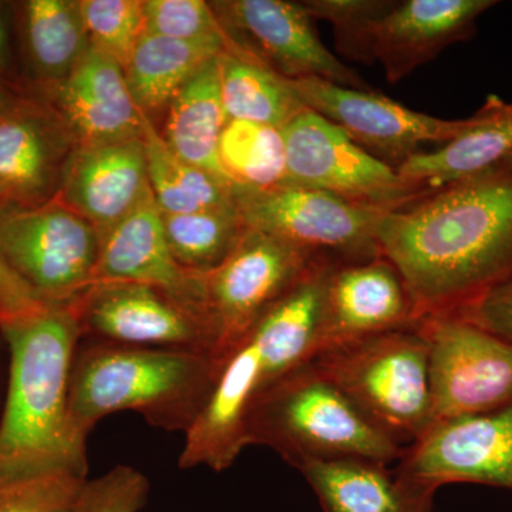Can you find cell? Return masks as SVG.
<instances>
[{
	"label": "cell",
	"instance_id": "1",
	"mask_svg": "<svg viewBox=\"0 0 512 512\" xmlns=\"http://www.w3.org/2000/svg\"><path fill=\"white\" fill-rule=\"evenodd\" d=\"M377 238L419 322L460 311L510 281L512 156L386 212Z\"/></svg>",
	"mask_w": 512,
	"mask_h": 512
},
{
	"label": "cell",
	"instance_id": "2",
	"mask_svg": "<svg viewBox=\"0 0 512 512\" xmlns=\"http://www.w3.org/2000/svg\"><path fill=\"white\" fill-rule=\"evenodd\" d=\"M9 377L0 413V484L49 473L87 478V437L70 413V376L82 330L70 303L0 319Z\"/></svg>",
	"mask_w": 512,
	"mask_h": 512
},
{
	"label": "cell",
	"instance_id": "3",
	"mask_svg": "<svg viewBox=\"0 0 512 512\" xmlns=\"http://www.w3.org/2000/svg\"><path fill=\"white\" fill-rule=\"evenodd\" d=\"M224 359L198 350L80 342L70 376V413L89 439L109 414L134 412L150 426L187 433L210 399Z\"/></svg>",
	"mask_w": 512,
	"mask_h": 512
},
{
	"label": "cell",
	"instance_id": "4",
	"mask_svg": "<svg viewBox=\"0 0 512 512\" xmlns=\"http://www.w3.org/2000/svg\"><path fill=\"white\" fill-rule=\"evenodd\" d=\"M248 443L272 448L295 468L345 458L390 464L399 461L406 450L312 360L259 394L249 414Z\"/></svg>",
	"mask_w": 512,
	"mask_h": 512
},
{
	"label": "cell",
	"instance_id": "5",
	"mask_svg": "<svg viewBox=\"0 0 512 512\" xmlns=\"http://www.w3.org/2000/svg\"><path fill=\"white\" fill-rule=\"evenodd\" d=\"M312 362L403 448L433 423L429 348L417 325L329 346Z\"/></svg>",
	"mask_w": 512,
	"mask_h": 512
},
{
	"label": "cell",
	"instance_id": "6",
	"mask_svg": "<svg viewBox=\"0 0 512 512\" xmlns=\"http://www.w3.org/2000/svg\"><path fill=\"white\" fill-rule=\"evenodd\" d=\"M101 235L62 200L0 207V258L46 303H70L93 284Z\"/></svg>",
	"mask_w": 512,
	"mask_h": 512
},
{
	"label": "cell",
	"instance_id": "7",
	"mask_svg": "<svg viewBox=\"0 0 512 512\" xmlns=\"http://www.w3.org/2000/svg\"><path fill=\"white\" fill-rule=\"evenodd\" d=\"M234 198L248 229L274 235L313 258L356 262L382 255L377 232L389 211L288 184L261 191L234 187Z\"/></svg>",
	"mask_w": 512,
	"mask_h": 512
},
{
	"label": "cell",
	"instance_id": "8",
	"mask_svg": "<svg viewBox=\"0 0 512 512\" xmlns=\"http://www.w3.org/2000/svg\"><path fill=\"white\" fill-rule=\"evenodd\" d=\"M281 131L288 185L330 192L384 211L399 210L433 191L403 178L315 111L303 110Z\"/></svg>",
	"mask_w": 512,
	"mask_h": 512
},
{
	"label": "cell",
	"instance_id": "9",
	"mask_svg": "<svg viewBox=\"0 0 512 512\" xmlns=\"http://www.w3.org/2000/svg\"><path fill=\"white\" fill-rule=\"evenodd\" d=\"M417 329L429 348L433 423L512 402V343L457 313L427 316Z\"/></svg>",
	"mask_w": 512,
	"mask_h": 512
},
{
	"label": "cell",
	"instance_id": "10",
	"mask_svg": "<svg viewBox=\"0 0 512 512\" xmlns=\"http://www.w3.org/2000/svg\"><path fill=\"white\" fill-rule=\"evenodd\" d=\"M70 305L82 339L141 348L198 350L221 357L211 323L156 286L94 282Z\"/></svg>",
	"mask_w": 512,
	"mask_h": 512
},
{
	"label": "cell",
	"instance_id": "11",
	"mask_svg": "<svg viewBox=\"0 0 512 512\" xmlns=\"http://www.w3.org/2000/svg\"><path fill=\"white\" fill-rule=\"evenodd\" d=\"M315 261L289 242L247 229L228 258L205 275L208 312L221 357L244 340Z\"/></svg>",
	"mask_w": 512,
	"mask_h": 512
},
{
	"label": "cell",
	"instance_id": "12",
	"mask_svg": "<svg viewBox=\"0 0 512 512\" xmlns=\"http://www.w3.org/2000/svg\"><path fill=\"white\" fill-rule=\"evenodd\" d=\"M292 84L306 109L342 128L353 143L393 168L420 153L421 144L444 146L476 124V116L466 120L427 116L375 90L350 89L322 79L292 80Z\"/></svg>",
	"mask_w": 512,
	"mask_h": 512
},
{
	"label": "cell",
	"instance_id": "13",
	"mask_svg": "<svg viewBox=\"0 0 512 512\" xmlns=\"http://www.w3.org/2000/svg\"><path fill=\"white\" fill-rule=\"evenodd\" d=\"M229 39L242 52L289 80L322 79L373 90L323 45L303 3L288 0H229L212 3Z\"/></svg>",
	"mask_w": 512,
	"mask_h": 512
},
{
	"label": "cell",
	"instance_id": "14",
	"mask_svg": "<svg viewBox=\"0 0 512 512\" xmlns=\"http://www.w3.org/2000/svg\"><path fill=\"white\" fill-rule=\"evenodd\" d=\"M394 470L433 491L453 483L512 491V402L490 412L434 421L406 447Z\"/></svg>",
	"mask_w": 512,
	"mask_h": 512
},
{
	"label": "cell",
	"instance_id": "15",
	"mask_svg": "<svg viewBox=\"0 0 512 512\" xmlns=\"http://www.w3.org/2000/svg\"><path fill=\"white\" fill-rule=\"evenodd\" d=\"M419 323L402 275L383 255L336 262L323 298L320 349Z\"/></svg>",
	"mask_w": 512,
	"mask_h": 512
},
{
	"label": "cell",
	"instance_id": "16",
	"mask_svg": "<svg viewBox=\"0 0 512 512\" xmlns=\"http://www.w3.org/2000/svg\"><path fill=\"white\" fill-rule=\"evenodd\" d=\"M494 0H404L393 2L369 33L372 63L390 84L402 82L441 52L476 33L477 20Z\"/></svg>",
	"mask_w": 512,
	"mask_h": 512
},
{
	"label": "cell",
	"instance_id": "17",
	"mask_svg": "<svg viewBox=\"0 0 512 512\" xmlns=\"http://www.w3.org/2000/svg\"><path fill=\"white\" fill-rule=\"evenodd\" d=\"M103 281L156 286L214 328L208 312L205 275L187 271L175 261L165 238L163 212L153 195L101 238L93 284Z\"/></svg>",
	"mask_w": 512,
	"mask_h": 512
},
{
	"label": "cell",
	"instance_id": "18",
	"mask_svg": "<svg viewBox=\"0 0 512 512\" xmlns=\"http://www.w3.org/2000/svg\"><path fill=\"white\" fill-rule=\"evenodd\" d=\"M265 389L264 367L247 335L224 357L210 399L184 434L180 468L224 471L231 467L249 446V414Z\"/></svg>",
	"mask_w": 512,
	"mask_h": 512
},
{
	"label": "cell",
	"instance_id": "19",
	"mask_svg": "<svg viewBox=\"0 0 512 512\" xmlns=\"http://www.w3.org/2000/svg\"><path fill=\"white\" fill-rule=\"evenodd\" d=\"M153 195L141 138L80 146L62 173V201L79 212L101 238Z\"/></svg>",
	"mask_w": 512,
	"mask_h": 512
},
{
	"label": "cell",
	"instance_id": "20",
	"mask_svg": "<svg viewBox=\"0 0 512 512\" xmlns=\"http://www.w3.org/2000/svg\"><path fill=\"white\" fill-rule=\"evenodd\" d=\"M56 97L80 146L120 143L143 134L147 114L131 96L123 67L96 47L56 86Z\"/></svg>",
	"mask_w": 512,
	"mask_h": 512
},
{
	"label": "cell",
	"instance_id": "21",
	"mask_svg": "<svg viewBox=\"0 0 512 512\" xmlns=\"http://www.w3.org/2000/svg\"><path fill=\"white\" fill-rule=\"evenodd\" d=\"M333 264L336 262L326 259L313 262L248 333L264 367L266 387L296 367L311 362L319 352L323 298Z\"/></svg>",
	"mask_w": 512,
	"mask_h": 512
},
{
	"label": "cell",
	"instance_id": "22",
	"mask_svg": "<svg viewBox=\"0 0 512 512\" xmlns=\"http://www.w3.org/2000/svg\"><path fill=\"white\" fill-rule=\"evenodd\" d=\"M375 460L313 461L299 467L323 512H434L436 491Z\"/></svg>",
	"mask_w": 512,
	"mask_h": 512
},
{
	"label": "cell",
	"instance_id": "23",
	"mask_svg": "<svg viewBox=\"0 0 512 512\" xmlns=\"http://www.w3.org/2000/svg\"><path fill=\"white\" fill-rule=\"evenodd\" d=\"M512 156V103L490 97L463 136L430 153H417L396 168L406 180L437 190Z\"/></svg>",
	"mask_w": 512,
	"mask_h": 512
},
{
	"label": "cell",
	"instance_id": "24",
	"mask_svg": "<svg viewBox=\"0 0 512 512\" xmlns=\"http://www.w3.org/2000/svg\"><path fill=\"white\" fill-rule=\"evenodd\" d=\"M218 57L204 64L171 101L161 136L185 163L231 184L218 156L221 134L228 123Z\"/></svg>",
	"mask_w": 512,
	"mask_h": 512
},
{
	"label": "cell",
	"instance_id": "25",
	"mask_svg": "<svg viewBox=\"0 0 512 512\" xmlns=\"http://www.w3.org/2000/svg\"><path fill=\"white\" fill-rule=\"evenodd\" d=\"M234 47L221 42H184L143 33L124 67L128 89L138 109L148 114L170 106L204 64Z\"/></svg>",
	"mask_w": 512,
	"mask_h": 512
},
{
	"label": "cell",
	"instance_id": "26",
	"mask_svg": "<svg viewBox=\"0 0 512 512\" xmlns=\"http://www.w3.org/2000/svg\"><path fill=\"white\" fill-rule=\"evenodd\" d=\"M222 103L228 121H249L282 130L303 110L292 80L239 49L218 57Z\"/></svg>",
	"mask_w": 512,
	"mask_h": 512
},
{
	"label": "cell",
	"instance_id": "27",
	"mask_svg": "<svg viewBox=\"0 0 512 512\" xmlns=\"http://www.w3.org/2000/svg\"><path fill=\"white\" fill-rule=\"evenodd\" d=\"M141 140L151 192L161 212L191 214L237 207L234 185L175 156L148 116L144 119Z\"/></svg>",
	"mask_w": 512,
	"mask_h": 512
},
{
	"label": "cell",
	"instance_id": "28",
	"mask_svg": "<svg viewBox=\"0 0 512 512\" xmlns=\"http://www.w3.org/2000/svg\"><path fill=\"white\" fill-rule=\"evenodd\" d=\"M25 42L40 79L59 86L76 69L92 43L79 2L29 0L23 6Z\"/></svg>",
	"mask_w": 512,
	"mask_h": 512
},
{
	"label": "cell",
	"instance_id": "29",
	"mask_svg": "<svg viewBox=\"0 0 512 512\" xmlns=\"http://www.w3.org/2000/svg\"><path fill=\"white\" fill-rule=\"evenodd\" d=\"M163 225L175 261L198 275L217 269L248 229L237 207L191 214L163 212Z\"/></svg>",
	"mask_w": 512,
	"mask_h": 512
},
{
	"label": "cell",
	"instance_id": "30",
	"mask_svg": "<svg viewBox=\"0 0 512 512\" xmlns=\"http://www.w3.org/2000/svg\"><path fill=\"white\" fill-rule=\"evenodd\" d=\"M218 156L234 187L261 191L286 184L285 143L279 128L228 121L221 134Z\"/></svg>",
	"mask_w": 512,
	"mask_h": 512
},
{
	"label": "cell",
	"instance_id": "31",
	"mask_svg": "<svg viewBox=\"0 0 512 512\" xmlns=\"http://www.w3.org/2000/svg\"><path fill=\"white\" fill-rule=\"evenodd\" d=\"M52 175V150L42 128L26 117H0V185L12 201L42 197Z\"/></svg>",
	"mask_w": 512,
	"mask_h": 512
},
{
	"label": "cell",
	"instance_id": "32",
	"mask_svg": "<svg viewBox=\"0 0 512 512\" xmlns=\"http://www.w3.org/2000/svg\"><path fill=\"white\" fill-rule=\"evenodd\" d=\"M93 47L126 67L144 33L143 0H80Z\"/></svg>",
	"mask_w": 512,
	"mask_h": 512
},
{
	"label": "cell",
	"instance_id": "33",
	"mask_svg": "<svg viewBox=\"0 0 512 512\" xmlns=\"http://www.w3.org/2000/svg\"><path fill=\"white\" fill-rule=\"evenodd\" d=\"M144 33L184 42L234 45L214 8L202 0H147Z\"/></svg>",
	"mask_w": 512,
	"mask_h": 512
},
{
	"label": "cell",
	"instance_id": "34",
	"mask_svg": "<svg viewBox=\"0 0 512 512\" xmlns=\"http://www.w3.org/2000/svg\"><path fill=\"white\" fill-rule=\"evenodd\" d=\"M302 3L313 19L332 25L339 53L355 62L372 64L370 29L392 6V0H308Z\"/></svg>",
	"mask_w": 512,
	"mask_h": 512
},
{
	"label": "cell",
	"instance_id": "35",
	"mask_svg": "<svg viewBox=\"0 0 512 512\" xmlns=\"http://www.w3.org/2000/svg\"><path fill=\"white\" fill-rule=\"evenodd\" d=\"M87 478L49 473L0 484V512H73Z\"/></svg>",
	"mask_w": 512,
	"mask_h": 512
},
{
	"label": "cell",
	"instance_id": "36",
	"mask_svg": "<svg viewBox=\"0 0 512 512\" xmlns=\"http://www.w3.org/2000/svg\"><path fill=\"white\" fill-rule=\"evenodd\" d=\"M150 497V481L137 468L116 466L84 483L73 512H140Z\"/></svg>",
	"mask_w": 512,
	"mask_h": 512
},
{
	"label": "cell",
	"instance_id": "37",
	"mask_svg": "<svg viewBox=\"0 0 512 512\" xmlns=\"http://www.w3.org/2000/svg\"><path fill=\"white\" fill-rule=\"evenodd\" d=\"M512 343V279L495 286L460 311L451 312Z\"/></svg>",
	"mask_w": 512,
	"mask_h": 512
},
{
	"label": "cell",
	"instance_id": "38",
	"mask_svg": "<svg viewBox=\"0 0 512 512\" xmlns=\"http://www.w3.org/2000/svg\"><path fill=\"white\" fill-rule=\"evenodd\" d=\"M46 303L0 258V319L28 312Z\"/></svg>",
	"mask_w": 512,
	"mask_h": 512
},
{
	"label": "cell",
	"instance_id": "39",
	"mask_svg": "<svg viewBox=\"0 0 512 512\" xmlns=\"http://www.w3.org/2000/svg\"><path fill=\"white\" fill-rule=\"evenodd\" d=\"M9 53L8 29H6L5 18L0 12V69L6 64Z\"/></svg>",
	"mask_w": 512,
	"mask_h": 512
},
{
	"label": "cell",
	"instance_id": "40",
	"mask_svg": "<svg viewBox=\"0 0 512 512\" xmlns=\"http://www.w3.org/2000/svg\"><path fill=\"white\" fill-rule=\"evenodd\" d=\"M13 101L10 99L9 94L3 92L0 89V117L9 116V114H13Z\"/></svg>",
	"mask_w": 512,
	"mask_h": 512
},
{
	"label": "cell",
	"instance_id": "41",
	"mask_svg": "<svg viewBox=\"0 0 512 512\" xmlns=\"http://www.w3.org/2000/svg\"><path fill=\"white\" fill-rule=\"evenodd\" d=\"M3 205H10L8 197H6V192L3 190L2 185H0V207H3Z\"/></svg>",
	"mask_w": 512,
	"mask_h": 512
}]
</instances>
